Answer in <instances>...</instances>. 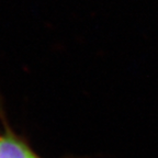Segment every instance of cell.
I'll return each mask as SVG.
<instances>
[{
  "label": "cell",
  "mask_w": 158,
  "mask_h": 158,
  "mask_svg": "<svg viewBox=\"0 0 158 158\" xmlns=\"http://www.w3.org/2000/svg\"><path fill=\"white\" fill-rule=\"evenodd\" d=\"M0 158H40L21 139L10 133L0 135Z\"/></svg>",
  "instance_id": "6da1fadb"
}]
</instances>
